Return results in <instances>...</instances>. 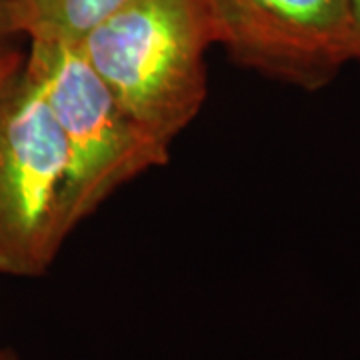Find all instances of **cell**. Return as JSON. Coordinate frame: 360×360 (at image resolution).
Returning <instances> with one entry per match:
<instances>
[{
	"label": "cell",
	"mask_w": 360,
	"mask_h": 360,
	"mask_svg": "<svg viewBox=\"0 0 360 360\" xmlns=\"http://www.w3.org/2000/svg\"><path fill=\"white\" fill-rule=\"evenodd\" d=\"M26 66L39 80L68 148L70 231L120 186L167 165L170 146L124 110L78 42L28 40Z\"/></svg>",
	"instance_id": "7a4b0ae2"
},
{
	"label": "cell",
	"mask_w": 360,
	"mask_h": 360,
	"mask_svg": "<svg viewBox=\"0 0 360 360\" xmlns=\"http://www.w3.org/2000/svg\"><path fill=\"white\" fill-rule=\"evenodd\" d=\"M217 44L270 78L328 84L354 58L352 0H208Z\"/></svg>",
	"instance_id": "277c9868"
},
{
	"label": "cell",
	"mask_w": 360,
	"mask_h": 360,
	"mask_svg": "<svg viewBox=\"0 0 360 360\" xmlns=\"http://www.w3.org/2000/svg\"><path fill=\"white\" fill-rule=\"evenodd\" d=\"M142 129L172 144L206 101V51L217 44L208 0H127L78 42Z\"/></svg>",
	"instance_id": "6da1fadb"
},
{
	"label": "cell",
	"mask_w": 360,
	"mask_h": 360,
	"mask_svg": "<svg viewBox=\"0 0 360 360\" xmlns=\"http://www.w3.org/2000/svg\"><path fill=\"white\" fill-rule=\"evenodd\" d=\"M2 360H18V356L14 354L13 350H8V348H6V352H4V356H2Z\"/></svg>",
	"instance_id": "9c48e42d"
},
{
	"label": "cell",
	"mask_w": 360,
	"mask_h": 360,
	"mask_svg": "<svg viewBox=\"0 0 360 360\" xmlns=\"http://www.w3.org/2000/svg\"><path fill=\"white\" fill-rule=\"evenodd\" d=\"M68 148L26 66L0 92V274L40 276L70 234Z\"/></svg>",
	"instance_id": "3957f363"
},
{
	"label": "cell",
	"mask_w": 360,
	"mask_h": 360,
	"mask_svg": "<svg viewBox=\"0 0 360 360\" xmlns=\"http://www.w3.org/2000/svg\"><path fill=\"white\" fill-rule=\"evenodd\" d=\"M4 352H6V348H0V360H2V356H4Z\"/></svg>",
	"instance_id": "30bf717a"
},
{
	"label": "cell",
	"mask_w": 360,
	"mask_h": 360,
	"mask_svg": "<svg viewBox=\"0 0 360 360\" xmlns=\"http://www.w3.org/2000/svg\"><path fill=\"white\" fill-rule=\"evenodd\" d=\"M20 37L14 25L13 4L11 0H0V49L14 46V39Z\"/></svg>",
	"instance_id": "52a82bcc"
},
{
	"label": "cell",
	"mask_w": 360,
	"mask_h": 360,
	"mask_svg": "<svg viewBox=\"0 0 360 360\" xmlns=\"http://www.w3.org/2000/svg\"><path fill=\"white\" fill-rule=\"evenodd\" d=\"M127 0H11L14 25L28 40L80 42Z\"/></svg>",
	"instance_id": "5b68a950"
},
{
	"label": "cell",
	"mask_w": 360,
	"mask_h": 360,
	"mask_svg": "<svg viewBox=\"0 0 360 360\" xmlns=\"http://www.w3.org/2000/svg\"><path fill=\"white\" fill-rule=\"evenodd\" d=\"M352 20H354V58L360 60V0H352Z\"/></svg>",
	"instance_id": "ba28073f"
},
{
	"label": "cell",
	"mask_w": 360,
	"mask_h": 360,
	"mask_svg": "<svg viewBox=\"0 0 360 360\" xmlns=\"http://www.w3.org/2000/svg\"><path fill=\"white\" fill-rule=\"evenodd\" d=\"M26 52L18 51L16 46L0 49V92L6 89V84L14 78V75L25 65Z\"/></svg>",
	"instance_id": "8992f818"
}]
</instances>
